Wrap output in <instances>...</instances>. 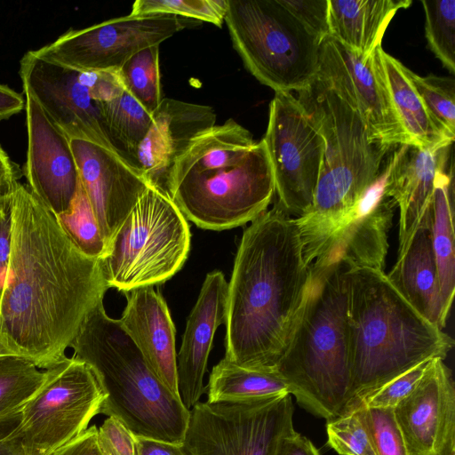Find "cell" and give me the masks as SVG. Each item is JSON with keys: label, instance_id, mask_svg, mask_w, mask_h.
<instances>
[{"label": "cell", "instance_id": "46", "mask_svg": "<svg viewBox=\"0 0 455 455\" xmlns=\"http://www.w3.org/2000/svg\"><path fill=\"white\" fill-rule=\"evenodd\" d=\"M20 176V171L0 146V198L12 194Z\"/></svg>", "mask_w": 455, "mask_h": 455}, {"label": "cell", "instance_id": "15", "mask_svg": "<svg viewBox=\"0 0 455 455\" xmlns=\"http://www.w3.org/2000/svg\"><path fill=\"white\" fill-rule=\"evenodd\" d=\"M19 74L23 89L68 139L86 140L124 156L107 132L90 71L49 61L31 50L20 59Z\"/></svg>", "mask_w": 455, "mask_h": 455}, {"label": "cell", "instance_id": "16", "mask_svg": "<svg viewBox=\"0 0 455 455\" xmlns=\"http://www.w3.org/2000/svg\"><path fill=\"white\" fill-rule=\"evenodd\" d=\"M69 142L80 182L108 246L150 184L121 155L86 140L69 139Z\"/></svg>", "mask_w": 455, "mask_h": 455}, {"label": "cell", "instance_id": "34", "mask_svg": "<svg viewBox=\"0 0 455 455\" xmlns=\"http://www.w3.org/2000/svg\"><path fill=\"white\" fill-rule=\"evenodd\" d=\"M409 78L439 132L455 138V81L452 77L420 76L408 69Z\"/></svg>", "mask_w": 455, "mask_h": 455}, {"label": "cell", "instance_id": "9", "mask_svg": "<svg viewBox=\"0 0 455 455\" xmlns=\"http://www.w3.org/2000/svg\"><path fill=\"white\" fill-rule=\"evenodd\" d=\"M275 193L263 139L239 161L186 174L167 190L186 219L201 228L217 231L251 222L267 210Z\"/></svg>", "mask_w": 455, "mask_h": 455}, {"label": "cell", "instance_id": "25", "mask_svg": "<svg viewBox=\"0 0 455 455\" xmlns=\"http://www.w3.org/2000/svg\"><path fill=\"white\" fill-rule=\"evenodd\" d=\"M410 0H329V36L368 58L381 46L395 12Z\"/></svg>", "mask_w": 455, "mask_h": 455}, {"label": "cell", "instance_id": "4", "mask_svg": "<svg viewBox=\"0 0 455 455\" xmlns=\"http://www.w3.org/2000/svg\"><path fill=\"white\" fill-rule=\"evenodd\" d=\"M296 97L324 140L313 204L294 218L306 261L323 260L396 148L372 141L355 111L317 78Z\"/></svg>", "mask_w": 455, "mask_h": 455}, {"label": "cell", "instance_id": "30", "mask_svg": "<svg viewBox=\"0 0 455 455\" xmlns=\"http://www.w3.org/2000/svg\"><path fill=\"white\" fill-rule=\"evenodd\" d=\"M47 377V370L41 371L31 359L12 352L0 341V424L18 419Z\"/></svg>", "mask_w": 455, "mask_h": 455}, {"label": "cell", "instance_id": "37", "mask_svg": "<svg viewBox=\"0 0 455 455\" xmlns=\"http://www.w3.org/2000/svg\"><path fill=\"white\" fill-rule=\"evenodd\" d=\"M227 8L228 0H137L130 14L175 15L221 27Z\"/></svg>", "mask_w": 455, "mask_h": 455}, {"label": "cell", "instance_id": "32", "mask_svg": "<svg viewBox=\"0 0 455 455\" xmlns=\"http://www.w3.org/2000/svg\"><path fill=\"white\" fill-rule=\"evenodd\" d=\"M159 46L145 48L118 69L124 89L149 113L162 101Z\"/></svg>", "mask_w": 455, "mask_h": 455}, {"label": "cell", "instance_id": "24", "mask_svg": "<svg viewBox=\"0 0 455 455\" xmlns=\"http://www.w3.org/2000/svg\"><path fill=\"white\" fill-rule=\"evenodd\" d=\"M401 296L426 320L443 329L448 314L440 291L430 227L420 228L387 274Z\"/></svg>", "mask_w": 455, "mask_h": 455}, {"label": "cell", "instance_id": "6", "mask_svg": "<svg viewBox=\"0 0 455 455\" xmlns=\"http://www.w3.org/2000/svg\"><path fill=\"white\" fill-rule=\"evenodd\" d=\"M311 269L304 312L274 369L298 403L331 420L343 413L351 387L344 266L311 265Z\"/></svg>", "mask_w": 455, "mask_h": 455}, {"label": "cell", "instance_id": "31", "mask_svg": "<svg viewBox=\"0 0 455 455\" xmlns=\"http://www.w3.org/2000/svg\"><path fill=\"white\" fill-rule=\"evenodd\" d=\"M101 111L113 144L129 162L137 166L138 148L149 129L152 114L125 89L115 98L103 102Z\"/></svg>", "mask_w": 455, "mask_h": 455}, {"label": "cell", "instance_id": "29", "mask_svg": "<svg viewBox=\"0 0 455 455\" xmlns=\"http://www.w3.org/2000/svg\"><path fill=\"white\" fill-rule=\"evenodd\" d=\"M204 390L209 403L291 395L288 384L275 369L243 367L225 357L213 366Z\"/></svg>", "mask_w": 455, "mask_h": 455}, {"label": "cell", "instance_id": "10", "mask_svg": "<svg viewBox=\"0 0 455 455\" xmlns=\"http://www.w3.org/2000/svg\"><path fill=\"white\" fill-rule=\"evenodd\" d=\"M46 370V381L4 435L24 455H48L78 436L106 398L91 367L80 360L65 356Z\"/></svg>", "mask_w": 455, "mask_h": 455}, {"label": "cell", "instance_id": "5", "mask_svg": "<svg viewBox=\"0 0 455 455\" xmlns=\"http://www.w3.org/2000/svg\"><path fill=\"white\" fill-rule=\"evenodd\" d=\"M69 347L106 395L100 413L116 418L135 436L183 443L190 410L156 377L103 302L87 315Z\"/></svg>", "mask_w": 455, "mask_h": 455}, {"label": "cell", "instance_id": "18", "mask_svg": "<svg viewBox=\"0 0 455 455\" xmlns=\"http://www.w3.org/2000/svg\"><path fill=\"white\" fill-rule=\"evenodd\" d=\"M28 148L22 174L30 191L55 215L67 212L79 186L68 137L25 89Z\"/></svg>", "mask_w": 455, "mask_h": 455}, {"label": "cell", "instance_id": "17", "mask_svg": "<svg viewBox=\"0 0 455 455\" xmlns=\"http://www.w3.org/2000/svg\"><path fill=\"white\" fill-rule=\"evenodd\" d=\"M394 413L408 455H455V387L443 359L429 362Z\"/></svg>", "mask_w": 455, "mask_h": 455}, {"label": "cell", "instance_id": "41", "mask_svg": "<svg viewBox=\"0 0 455 455\" xmlns=\"http://www.w3.org/2000/svg\"><path fill=\"white\" fill-rule=\"evenodd\" d=\"M136 437L115 417H108L97 431V444L101 455H135Z\"/></svg>", "mask_w": 455, "mask_h": 455}, {"label": "cell", "instance_id": "12", "mask_svg": "<svg viewBox=\"0 0 455 455\" xmlns=\"http://www.w3.org/2000/svg\"><path fill=\"white\" fill-rule=\"evenodd\" d=\"M263 140L272 165L277 203L291 217L304 215L313 204L324 140L291 92H275Z\"/></svg>", "mask_w": 455, "mask_h": 455}, {"label": "cell", "instance_id": "3", "mask_svg": "<svg viewBox=\"0 0 455 455\" xmlns=\"http://www.w3.org/2000/svg\"><path fill=\"white\" fill-rule=\"evenodd\" d=\"M351 387L342 414L414 366L445 359L453 339L420 315L383 270L346 267Z\"/></svg>", "mask_w": 455, "mask_h": 455}, {"label": "cell", "instance_id": "48", "mask_svg": "<svg viewBox=\"0 0 455 455\" xmlns=\"http://www.w3.org/2000/svg\"><path fill=\"white\" fill-rule=\"evenodd\" d=\"M0 455H24L20 446L4 435L0 436Z\"/></svg>", "mask_w": 455, "mask_h": 455}, {"label": "cell", "instance_id": "45", "mask_svg": "<svg viewBox=\"0 0 455 455\" xmlns=\"http://www.w3.org/2000/svg\"><path fill=\"white\" fill-rule=\"evenodd\" d=\"M135 455H188L183 443L135 436Z\"/></svg>", "mask_w": 455, "mask_h": 455}, {"label": "cell", "instance_id": "35", "mask_svg": "<svg viewBox=\"0 0 455 455\" xmlns=\"http://www.w3.org/2000/svg\"><path fill=\"white\" fill-rule=\"evenodd\" d=\"M427 44L443 67L455 72V0H423Z\"/></svg>", "mask_w": 455, "mask_h": 455}, {"label": "cell", "instance_id": "1", "mask_svg": "<svg viewBox=\"0 0 455 455\" xmlns=\"http://www.w3.org/2000/svg\"><path fill=\"white\" fill-rule=\"evenodd\" d=\"M9 262L0 296V341L52 367L109 288L100 259L83 253L55 214L18 182L10 196Z\"/></svg>", "mask_w": 455, "mask_h": 455}, {"label": "cell", "instance_id": "23", "mask_svg": "<svg viewBox=\"0 0 455 455\" xmlns=\"http://www.w3.org/2000/svg\"><path fill=\"white\" fill-rule=\"evenodd\" d=\"M121 326L141 352L161 382L180 397L175 327L162 295L153 286L124 292Z\"/></svg>", "mask_w": 455, "mask_h": 455}, {"label": "cell", "instance_id": "42", "mask_svg": "<svg viewBox=\"0 0 455 455\" xmlns=\"http://www.w3.org/2000/svg\"><path fill=\"white\" fill-rule=\"evenodd\" d=\"M10 196L0 198V296L4 287L11 249Z\"/></svg>", "mask_w": 455, "mask_h": 455}, {"label": "cell", "instance_id": "7", "mask_svg": "<svg viewBox=\"0 0 455 455\" xmlns=\"http://www.w3.org/2000/svg\"><path fill=\"white\" fill-rule=\"evenodd\" d=\"M224 21L244 67L264 85L297 92L316 79L322 41L279 0H228Z\"/></svg>", "mask_w": 455, "mask_h": 455}, {"label": "cell", "instance_id": "36", "mask_svg": "<svg viewBox=\"0 0 455 455\" xmlns=\"http://www.w3.org/2000/svg\"><path fill=\"white\" fill-rule=\"evenodd\" d=\"M327 443L340 455H376L363 406L327 420Z\"/></svg>", "mask_w": 455, "mask_h": 455}, {"label": "cell", "instance_id": "20", "mask_svg": "<svg viewBox=\"0 0 455 455\" xmlns=\"http://www.w3.org/2000/svg\"><path fill=\"white\" fill-rule=\"evenodd\" d=\"M149 129L137 153V166L150 186L165 192L169 171L175 160L200 133L216 123L210 106L163 99L152 113Z\"/></svg>", "mask_w": 455, "mask_h": 455}, {"label": "cell", "instance_id": "14", "mask_svg": "<svg viewBox=\"0 0 455 455\" xmlns=\"http://www.w3.org/2000/svg\"><path fill=\"white\" fill-rule=\"evenodd\" d=\"M381 50L365 58L328 36L321 43L316 78L357 113L372 141L411 145L392 103Z\"/></svg>", "mask_w": 455, "mask_h": 455}, {"label": "cell", "instance_id": "19", "mask_svg": "<svg viewBox=\"0 0 455 455\" xmlns=\"http://www.w3.org/2000/svg\"><path fill=\"white\" fill-rule=\"evenodd\" d=\"M451 147L426 149L402 144L387 156L384 192L399 210L396 258L406 251L420 228L431 226L437 178L453 162Z\"/></svg>", "mask_w": 455, "mask_h": 455}, {"label": "cell", "instance_id": "39", "mask_svg": "<svg viewBox=\"0 0 455 455\" xmlns=\"http://www.w3.org/2000/svg\"><path fill=\"white\" fill-rule=\"evenodd\" d=\"M431 360L425 361L390 380L369 395L361 406L395 408L413 391Z\"/></svg>", "mask_w": 455, "mask_h": 455}, {"label": "cell", "instance_id": "2", "mask_svg": "<svg viewBox=\"0 0 455 455\" xmlns=\"http://www.w3.org/2000/svg\"><path fill=\"white\" fill-rule=\"evenodd\" d=\"M312 269L294 218L276 202L243 231L228 285L226 355L274 369L304 312Z\"/></svg>", "mask_w": 455, "mask_h": 455}, {"label": "cell", "instance_id": "8", "mask_svg": "<svg viewBox=\"0 0 455 455\" xmlns=\"http://www.w3.org/2000/svg\"><path fill=\"white\" fill-rule=\"evenodd\" d=\"M191 235L185 216L149 186L109 241L102 269L108 287L126 292L160 284L183 266Z\"/></svg>", "mask_w": 455, "mask_h": 455}, {"label": "cell", "instance_id": "27", "mask_svg": "<svg viewBox=\"0 0 455 455\" xmlns=\"http://www.w3.org/2000/svg\"><path fill=\"white\" fill-rule=\"evenodd\" d=\"M380 57L392 103L411 144L426 149L453 144L435 125L409 78L408 68L383 49Z\"/></svg>", "mask_w": 455, "mask_h": 455}, {"label": "cell", "instance_id": "40", "mask_svg": "<svg viewBox=\"0 0 455 455\" xmlns=\"http://www.w3.org/2000/svg\"><path fill=\"white\" fill-rule=\"evenodd\" d=\"M280 4L313 36H329V0H279Z\"/></svg>", "mask_w": 455, "mask_h": 455}, {"label": "cell", "instance_id": "26", "mask_svg": "<svg viewBox=\"0 0 455 455\" xmlns=\"http://www.w3.org/2000/svg\"><path fill=\"white\" fill-rule=\"evenodd\" d=\"M252 134L230 118L197 135L175 160L166 180L169 186L186 174L216 169L242 159L255 144Z\"/></svg>", "mask_w": 455, "mask_h": 455}, {"label": "cell", "instance_id": "11", "mask_svg": "<svg viewBox=\"0 0 455 455\" xmlns=\"http://www.w3.org/2000/svg\"><path fill=\"white\" fill-rule=\"evenodd\" d=\"M290 394L235 403L197 402L183 446L188 455H274L293 428Z\"/></svg>", "mask_w": 455, "mask_h": 455}, {"label": "cell", "instance_id": "47", "mask_svg": "<svg viewBox=\"0 0 455 455\" xmlns=\"http://www.w3.org/2000/svg\"><path fill=\"white\" fill-rule=\"evenodd\" d=\"M25 109V97L0 84V121L7 120Z\"/></svg>", "mask_w": 455, "mask_h": 455}, {"label": "cell", "instance_id": "43", "mask_svg": "<svg viewBox=\"0 0 455 455\" xmlns=\"http://www.w3.org/2000/svg\"><path fill=\"white\" fill-rule=\"evenodd\" d=\"M98 427H88L78 436L48 455H101L97 444Z\"/></svg>", "mask_w": 455, "mask_h": 455}, {"label": "cell", "instance_id": "44", "mask_svg": "<svg viewBox=\"0 0 455 455\" xmlns=\"http://www.w3.org/2000/svg\"><path fill=\"white\" fill-rule=\"evenodd\" d=\"M274 455H320L313 443L294 429L278 442Z\"/></svg>", "mask_w": 455, "mask_h": 455}, {"label": "cell", "instance_id": "22", "mask_svg": "<svg viewBox=\"0 0 455 455\" xmlns=\"http://www.w3.org/2000/svg\"><path fill=\"white\" fill-rule=\"evenodd\" d=\"M228 285L222 272L208 273L187 320L177 373L180 396L188 410L199 402L205 389L204 377L213 337L226 322Z\"/></svg>", "mask_w": 455, "mask_h": 455}, {"label": "cell", "instance_id": "38", "mask_svg": "<svg viewBox=\"0 0 455 455\" xmlns=\"http://www.w3.org/2000/svg\"><path fill=\"white\" fill-rule=\"evenodd\" d=\"M363 407L376 455H408L394 408Z\"/></svg>", "mask_w": 455, "mask_h": 455}, {"label": "cell", "instance_id": "28", "mask_svg": "<svg viewBox=\"0 0 455 455\" xmlns=\"http://www.w3.org/2000/svg\"><path fill=\"white\" fill-rule=\"evenodd\" d=\"M454 169L453 162L437 178L430 226L440 291L449 315L455 292L454 247Z\"/></svg>", "mask_w": 455, "mask_h": 455}, {"label": "cell", "instance_id": "13", "mask_svg": "<svg viewBox=\"0 0 455 455\" xmlns=\"http://www.w3.org/2000/svg\"><path fill=\"white\" fill-rule=\"evenodd\" d=\"M188 19L166 14L131 15L68 29L34 50L49 61L79 71L118 70L136 52L174 36Z\"/></svg>", "mask_w": 455, "mask_h": 455}, {"label": "cell", "instance_id": "21", "mask_svg": "<svg viewBox=\"0 0 455 455\" xmlns=\"http://www.w3.org/2000/svg\"><path fill=\"white\" fill-rule=\"evenodd\" d=\"M387 156L379 177L363 195L349 221L336 235L325 258L311 265L339 262L346 267L384 271L388 235L396 207L384 192Z\"/></svg>", "mask_w": 455, "mask_h": 455}, {"label": "cell", "instance_id": "33", "mask_svg": "<svg viewBox=\"0 0 455 455\" xmlns=\"http://www.w3.org/2000/svg\"><path fill=\"white\" fill-rule=\"evenodd\" d=\"M55 216L63 230L83 253L100 259L104 257L106 242L80 180L69 209Z\"/></svg>", "mask_w": 455, "mask_h": 455}]
</instances>
